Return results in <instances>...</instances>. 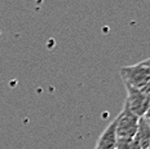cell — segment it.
<instances>
[{"label": "cell", "instance_id": "obj_5", "mask_svg": "<svg viewBox=\"0 0 150 149\" xmlns=\"http://www.w3.org/2000/svg\"><path fill=\"white\" fill-rule=\"evenodd\" d=\"M135 140L142 149H148L150 144V122L146 118L141 117L139 119V126L135 135Z\"/></svg>", "mask_w": 150, "mask_h": 149}, {"label": "cell", "instance_id": "obj_6", "mask_svg": "<svg viewBox=\"0 0 150 149\" xmlns=\"http://www.w3.org/2000/svg\"><path fill=\"white\" fill-rule=\"evenodd\" d=\"M115 149H142L135 138H118Z\"/></svg>", "mask_w": 150, "mask_h": 149}, {"label": "cell", "instance_id": "obj_10", "mask_svg": "<svg viewBox=\"0 0 150 149\" xmlns=\"http://www.w3.org/2000/svg\"><path fill=\"white\" fill-rule=\"evenodd\" d=\"M45 0H35V5L36 7H40V5H43V3H44Z\"/></svg>", "mask_w": 150, "mask_h": 149}, {"label": "cell", "instance_id": "obj_2", "mask_svg": "<svg viewBox=\"0 0 150 149\" xmlns=\"http://www.w3.org/2000/svg\"><path fill=\"white\" fill-rule=\"evenodd\" d=\"M139 119L140 118L136 114H133L126 105H123L119 116L115 118V131L118 138H135Z\"/></svg>", "mask_w": 150, "mask_h": 149}, {"label": "cell", "instance_id": "obj_3", "mask_svg": "<svg viewBox=\"0 0 150 149\" xmlns=\"http://www.w3.org/2000/svg\"><path fill=\"white\" fill-rule=\"evenodd\" d=\"M124 86L127 89V99L124 105L139 118L144 117L150 105V100L142 94L140 88H135V87H131L128 84Z\"/></svg>", "mask_w": 150, "mask_h": 149}, {"label": "cell", "instance_id": "obj_11", "mask_svg": "<svg viewBox=\"0 0 150 149\" xmlns=\"http://www.w3.org/2000/svg\"><path fill=\"white\" fill-rule=\"evenodd\" d=\"M148 149H150V144H149V148H148Z\"/></svg>", "mask_w": 150, "mask_h": 149}, {"label": "cell", "instance_id": "obj_1", "mask_svg": "<svg viewBox=\"0 0 150 149\" xmlns=\"http://www.w3.org/2000/svg\"><path fill=\"white\" fill-rule=\"evenodd\" d=\"M119 75L124 84L135 87V88H142L150 80V69L140 61L135 65L120 67Z\"/></svg>", "mask_w": 150, "mask_h": 149}, {"label": "cell", "instance_id": "obj_4", "mask_svg": "<svg viewBox=\"0 0 150 149\" xmlns=\"http://www.w3.org/2000/svg\"><path fill=\"white\" fill-rule=\"evenodd\" d=\"M117 131H115V119L105 128V131L98 138L95 149H115L117 145Z\"/></svg>", "mask_w": 150, "mask_h": 149}, {"label": "cell", "instance_id": "obj_9", "mask_svg": "<svg viewBox=\"0 0 150 149\" xmlns=\"http://www.w3.org/2000/svg\"><path fill=\"white\" fill-rule=\"evenodd\" d=\"M141 62H142L144 65H146V66H148V67H149V69H150V57H148V58H145V60H144V61H141Z\"/></svg>", "mask_w": 150, "mask_h": 149}, {"label": "cell", "instance_id": "obj_7", "mask_svg": "<svg viewBox=\"0 0 150 149\" xmlns=\"http://www.w3.org/2000/svg\"><path fill=\"white\" fill-rule=\"evenodd\" d=\"M140 89H141V92H142V94L145 95L146 97H148L149 100H150V80H149L148 83H146L145 86L142 87V88H140Z\"/></svg>", "mask_w": 150, "mask_h": 149}, {"label": "cell", "instance_id": "obj_8", "mask_svg": "<svg viewBox=\"0 0 150 149\" xmlns=\"http://www.w3.org/2000/svg\"><path fill=\"white\" fill-rule=\"evenodd\" d=\"M144 118H146V119L150 122V105H149V108H148V110H146V113H145V116H144Z\"/></svg>", "mask_w": 150, "mask_h": 149}]
</instances>
